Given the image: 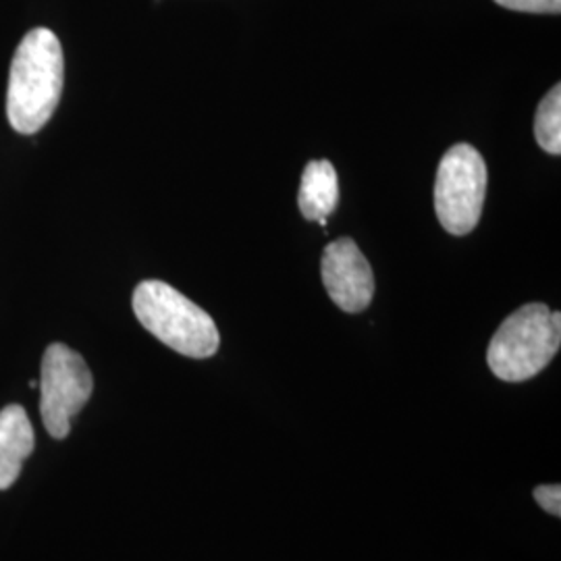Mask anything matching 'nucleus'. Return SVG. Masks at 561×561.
<instances>
[{
  "label": "nucleus",
  "mask_w": 561,
  "mask_h": 561,
  "mask_svg": "<svg viewBox=\"0 0 561 561\" xmlns=\"http://www.w3.org/2000/svg\"><path fill=\"white\" fill-rule=\"evenodd\" d=\"M65 83L62 48L55 32L32 30L21 41L9 73L7 117L11 127L32 136L55 115Z\"/></svg>",
  "instance_id": "obj_1"
},
{
  "label": "nucleus",
  "mask_w": 561,
  "mask_h": 561,
  "mask_svg": "<svg viewBox=\"0 0 561 561\" xmlns=\"http://www.w3.org/2000/svg\"><path fill=\"white\" fill-rule=\"evenodd\" d=\"M134 312L146 331L187 358H210L219 350V329L208 312L162 280H141Z\"/></svg>",
  "instance_id": "obj_2"
},
{
  "label": "nucleus",
  "mask_w": 561,
  "mask_h": 561,
  "mask_svg": "<svg viewBox=\"0 0 561 561\" xmlns=\"http://www.w3.org/2000/svg\"><path fill=\"white\" fill-rule=\"evenodd\" d=\"M560 343V312H551L545 304H526L502 322L489 345L486 362L502 381H528L549 366Z\"/></svg>",
  "instance_id": "obj_3"
},
{
  "label": "nucleus",
  "mask_w": 561,
  "mask_h": 561,
  "mask_svg": "<svg viewBox=\"0 0 561 561\" xmlns=\"http://www.w3.org/2000/svg\"><path fill=\"white\" fill-rule=\"evenodd\" d=\"M486 181V164L474 146L456 144L445 152L435 180V210L445 231L468 236L477 229Z\"/></svg>",
  "instance_id": "obj_4"
},
{
  "label": "nucleus",
  "mask_w": 561,
  "mask_h": 561,
  "mask_svg": "<svg viewBox=\"0 0 561 561\" xmlns=\"http://www.w3.org/2000/svg\"><path fill=\"white\" fill-rule=\"evenodd\" d=\"M41 414L50 437L65 439L71 421L92 398L94 379L85 360L65 343H50L42 358Z\"/></svg>",
  "instance_id": "obj_5"
},
{
  "label": "nucleus",
  "mask_w": 561,
  "mask_h": 561,
  "mask_svg": "<svg viewBox=\"0 0 561 561\" xmlns=\"http://www.w3.org/2000/svg\"><path fill=\"white\" fill-rule=\"evenodd\" d=\"M322 283L343 312L356 314L370 306L375 275L358 243L350 238L331 241L322 254Z\"/></svg>",
  "instance_id": "obj_6"
},
{
  "label": "nucleus",
  "mask_w": 561,
  "mask_h": 561,
  "mask_svg": "<svg viewBox=\"0 0 561 561\" xmlns=\"http://www.w3.org/2000/svg\"><path fill=\"white\" fill-rule=\"evenodd\" d=\"M36 435L27 412L11 403L0 410V491L20 479L23 461L34 451Z\"/></svg>",
  "instance_id": "obj_7"
},
{
  "label": "nucleus",
  "mask_w": 561,
  "mask_h": 561,
  "mask_svg": "<svg viewBox=\"0 0 561 561\" xmlns=\"http://www.w3.org/2000/svg\"><path fill=\"white\" fill-rule=\"evenodd\" d=\"M340 204L337 171L329 161L308 162L301 173L298 206L304 219L327 225V217L335 213Z\"/></svg>",
  "instance_id": "obj_8"
},
{
  "label": "nucleus",
  "mask_w": 561,
  "mask_h": 561,
  "mask_svg": "<svg viewBox=\"0 0 561 561\" xmlns=\"http://www.w3.org/2000/svg\"><path fill=\"white\" fill-rule=\"evenodd\" d=\"M535 138L545 152L561 154V88L547 92L535 115Z\"/></svg>",
  "instance_id": "obj_9"
},
{
  "label": "nucleus",
  "mask_w": 561,
  "mask_h": 561,
  "mask_svg": "<svg viewBox=\"0 0 561 561\" xmlns=\"http://www.w3.org/2000/svg\"><path fill=\"white\" fill-rule=\"evenodd\" d=\"M503 9L520 11V13H547L558 15L561 11V0H495Z\"/></svg>",
  "instance_id": "obj_10"
},
{
  "label": "nucleus",
  "mask_w": 561,
  "mask_h": 561,
  "mask_svg": "<svg viewBox=\"0 0 561 561\" xmlns=\"http://www.w3.org/2000/svg\"><path fill=\"white\" fill-rule=\"evenodd\" d=\"M535 502L542 510L556 518L561 516V486L560 484H541L535 489Z\"/></svg>",
  "instance_id": "obj_11"
}]
</instances>
